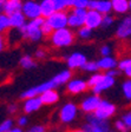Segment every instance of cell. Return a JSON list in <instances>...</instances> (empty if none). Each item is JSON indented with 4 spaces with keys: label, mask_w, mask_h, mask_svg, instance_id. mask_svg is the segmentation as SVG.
<instances>
[{
    "label": "cell",
    "mask_w": 131,
    "mask_h": 132,
    "mask_svg": "<svg viewBox=\"0 0 131 132\" xmlns=\"http://www.w3.org/2000/svg\"><path fill=\"white\" fill-rule=\"evenodd\" d=\"M45 21H46V18H44V16H39V18L27 21V24L24 27L19 28L21 37L25 39H30L31 41H39L44 36L41 26Z\"/></svg>",
    "instance_id": "6da1fadb"
},
{
    "label": "cell",
    "mask_w": 131,
    "mask_h": 132,
    "mask_svg": "<svg viewBox=\"0 0 131 132\" xmlns=\"http://www.w3.org/2000/svg\"><path fill=\"white\" fill-rule=\"evenodd\" d=\"M74 34L70 27H64L59 30L53 31L51 34V41L52 44L57 47H66L73 43Z\"/></svg>",
    "instance_id": "7a4b0ae2"
},
{
    "label": "cell",
    "mask_w": 131,
    "mask_h": 132,
    "mask_svg": "<svg viewBox=\"0 0 131 132\" xmlns=\"http://www.w3.org/2000/svg\"><path fill=\"white\" fill-rule=\"evenodd\" d=\"M87 10L84 8L72 7L71 12L68 13V27L70 28H80L85 25Z\"/></svg>",
    "instance_id": "3957f363"
},
{
    "label": "cell",
    "mask_w": 131,
    "mask_h": 132,
    "mask_svg": "<svg viewBox=\"0 0 131 132\" xmlns=\"http://www.w3.org/2000/svg\"><path fill=\"white\" fill-rule=\"evenodd\" d=\"M46 21L52 26L53 30H59V28L68 27V13L65 11H57L51 16H49Z\"/></svg>",
    "instance_id": "277c9868"
},
{
    "label": "cell",
    "mask_w": 131,
    "mask_h": 132,
    "mask_svg": "<svg viewBox=\"0 0 131 132\" xmlns=\"http://www.w3.org/2000/svg\"><path fill=\"white\" fill-rule=\"evenodd\" d=\"M22 13L26 15L28 20L39 18L41 16L40 4L36 0H25L24 5H22Z\"/></svg>",
    "instance_id": "5b68a950"
},
{
    "label": "cell",
    "mask_w": 131,
    "mask_h": 132,
    "mask_svg": "<svg viewBox=\"0 0 131 132\" xmlns=\"http://www.w3.org/2000/svg\"><path fill=\"white\" fill-rule=\"evenodd\" d=\"M116 113V105H113L112 103L107 102V100H102L99 106L97 107V110L93 112V114L97 118L101 119H109L111 116H113Z\"/></svg>",
    "instance_id": "8992f818"
},
{
    "label": "cell",
    "mask_w": 131,
    "mask_h": 132,
    "mask_svg": "<svg viewBox=\"0 0 131 132\" xmlns=\"http://www.w3.org/2000/svg\"><path fill=\"white\" fill-rule=\"evenodd\" d=\"M103 16L101 12L96 11V10H87L86 13V19H85V26L90 27L91 30H96L99 26H102L103 22Z\"/></svg>",
    "instance_id": "52a82bcc"
},
{
    "label": "cell",
    "mask_w": 131,
    "mask_h": 132,
    "mask_svg": "<svg viewBox=\"0 0 131 132\" xmlns=\"http://www.w3.org/2000/svg\"><path fill=\"white\" fill-rule=\"evenodd\" d=\"M87 59L83 53L80 52H74L72 54L68 55V58L66 59L67 63V67L70 70H74V69H83V66L86 64Z\"/></svg>",
    "instance_id": "ba28073f"
},
{
    "label": "cell",
    "mask_w": 131,
    "mask_h": 132,
    "mask_svg": "<svg viewBox=\"0 0 131 132\" xmlns=\"http://www.w3.org/2000/svg\"><path fill=\"white\" fill-rule=\"evenodd\" d=\"M77 106L72 103H67L60 110V120L63 123H71L77 116Z\"/></svg>",
    "instance_id": "9c48e42d"
},
{
    "label": "cell",
    "mask_w": 131,
    "mask_h": 132,
    "mask_svg": "<svg viewBox=\"0 0 131 132\" xmlns=\"http://www.w3.org/2000/svg\"><path fill=\"white\" fill-rule=\"evenodd\" d=\"M116 36L119 39H125L131 36V15L123 18L122 21L118 24Z\"/></svg>",
    "instance_id": "30bf717a"
},
{
    "label": "cell",
    "mask_w": 131,
    "mask_h": 132,
    "mask_svg": "<svg viewBox=\"0 0 131 132\" xmlns=\"http://www.w3.org/2000/svg\"><path fill=\"white\" fill-rule=\"evenodd\" d=\"M101 102L102 99L98 97V94H93V96L87 97L82 103V110L85 113H93L97 110V107L99 106Z\"/></svg>",
    "instance_id": "8fae6325"
},
{
    "label": "cell",
    "mask_w": 131,
    "mask_h": 132,
    "mask_svg": "<svg viewBox=\"0 0 131 132\" xmlns=\"http://www.w3.org/2000/svg\"><path fill=\"white\" fill-rule=\"evenodd\" d=\"M89 10H96L102 14H109L112 11L111 0H91Z\"/></svg>",
    "instance_id": "7c38bea8"
},
{
    "label": "cell",
    "mask_w": 131,
    "mask_h": 132,
    "mask_svg": "<svg viewBox=\"0 0 131 132\" xmlns=\"http://www.w3.org/2000/svg\"><path fill=\"white\" fill-rule=\"evenodd\" d=\"M22 5H24L22 0H6L5 6L1 10V13H5L7 15H12V14L17 13V12H21Z\"/></svg>",
    "instance_id": "4fadbf2b"
},
{
    "label": "cell",
    "mask_w": 131,
    "mask_h": 132,
    "mask_svg": "<svg viewBox=\"0 0 131 132\" xmlns=\"http://www.w3.org/2000/svg\"><path fill=\"white\" fill-rule=\"evenodd\" d=\"M113 85H115V77H110L107 74H104L103 79H102L95 87H92V91L95 94H101L102 92L109 90V88L112 87Z\"/></svg>",
    "instance_id": "5bb4252c"
},
{
    "label": "cell",
    "mask_w": 131,
    "mask_h": 132,
    "mask_svg": "<svg viewBox=\"0 0 131 132\" xmlns=\"http://www.w3.org/2000/svg\"><path fill=\"white\" fill-rule=\"evenodd\" d=\"M43 99H41L40 96H37V97H32V98H27L26 102L24 103V111L26 113H31V112H34V111L39 110L43 105Z\"/></svg>",
    "instance_id": "9a60e30c"
},
{
    "label": "cell",
    "mask_w": 131,
    "mask_h": 132,
    "mask_svg": "<svg viewBox=\"0 0 131 132\" xmlns=\"http://www.w3.org/2000/svg\"><path fill=\"white\" fill-rule=\"evenodd\" d=\"M89 87L87 81L82 79H72L67 82V91L71 93H80Z\"/></svg>",
    "instance_id": "2e32d148"
},
{
    "label": "cell",
    "mask_w": 131,
    "mask_h": 132,
    "mask_svg": "<svg viewBox=\"0 0 131 132\" xmlns=\"http://www.w3.org/2000/svg\"><path fill=\"white\" fill-rule=\"evenodd\" d=\"M40 10H41V16L44 18H49L53 13L57 12V8L55 6L53 0H40Z\"/></svg>",
    "instance_id": "e0dca14e"
},
{
    "label": "cell",
    "mask_w": 131,
    "mask_h": 132,
    "mask_svg": "<svg viewBox=\"0 0 131 132\" xmlns=\"http://www.w3.org/2000/svg\"><path fill=\"white\" fill-rule=\"evenodd\" d=\"M112 11L117 14H125L130 10V0H111Z\"/></svg>",
    "instance_id": "ac0fdd59"
},
{
    "label": "cell",
    "mask_w": 131,
    "mask_h": 132,
    "mask_svg": "<svg viewBox=\"0 0 131 132\" xmlns=\"http://www.w3.org/2000/svg\"><path fill=\"white\" fill-rule=\"evenodd\" d=\"M10 19H11V26L13 28H16V30H19V28L24 27L25 25L27 24L26 22V15H25L24 13L21 12H17V13L12 14V15H10Z\"/></svg>",
    "instance_id": "d6986e66"
},
{
    "label": "cell",
    "mask_w": 131,
    "mask_h": 132,
    "mask_svg": "<svg viewBox=\"0 0 131 132\" xmlns=\"http://www.w3.org/2000/svg\"><path fill=\"white\" fill-rule=\"evenodd\" d=\"M97 64H98L99 70H105V71L116 69L118 66V63L116 61V59L110 57V55L109 57H103L102 59H99V60L97 61Z\"/></svg>",
    "instance_id": "ffe728a7"
},
{
    "label": "cell",
    "mask_w": 131,
    "mask_h": 132,
    "mask_svg": "<svg viewBox=\"0 0 131 132\" xmlns=\"http://www.w3.org/2000/svg\"><path fill=\"white\" fill-rule=\"evenodd\" d=\"M40 97H41V99H43V103L45 105L55 104V103L58 102V99H59V94H58L57 92L55 91V88L45 91L43 94H40Z\"/></svg>",
    "instance_id": "44dd1931"
},
{
    "label": "cell",
    "mask_w": 131,
    "mask_h": 132,
    "mask_svg": "<svg viewBox=\"0 0 131 132\" xmlns=\"http://www.w3.org/2000/svg\"><path fill=\"white\" fill-rule=\"evenodd\" d=\"M71 77H72L71 71L70 70H64L60 73H58L57 76H55V79L57 80V82L59 85H63V84H66V82L70 81Z\"/></svg>",
    "instance_id": "7402d4cb"
},
{
    "label": "cell",
    "mask_w": 131,
    "mask_h": 132,
    "mask_svg": "<svg viewBox=\"0 0 131 132\" xmlns=\"http://www.w3.org/2000/svg\"><path fill=\"white\" fill-rule=\"evenodd\" d=\"M19 64H20V66H21L22 69H26V70L33 69V67H36L37 66L36 61L33 60V58L31 57V55H24V57L20 59Z\"/></svg>",
    "instance_id": "603a6c76"
},
{
    "label": "cell",
    "mask_w": 131,
    "mask_h": 132,
    "mask_svg": "<svg viewBox=\"0 0 131 132\" xmlns=\"http://www.w3.org/2000/svg\"><path fill=\"white\" fill-rule=\"evenodd\" d=\"M11 26V19H10V15L5 13H1L0 15V31L1 32H5L6 30H8Z\"/></svg>",
    "instance_id": "cb8c5ba5"
},
{
    "label": "cell",
    "mask_w": 131,
    "mask_h": 132,
    "mask_svg": "<svg viewBox=\"0 0 131 132\" xmlns=\"http://www.w3.org/2000/svg\"><path fill=\"white\" fill-rule=\"evenodd\" d=\"M78 36H79L80 39H84V40H87V39H90L91 36H92V30L90 27H87V26H83V27L78 28Z\"/></svg>",
    "instance_id": "d4e9b609"
},
{
    "label": "cell",
    "mask_w": 131,
    "mask_h": 132,
    "mask_svg": "<svg viewBox=\"0 0 131 132\" xmlns=\"http://www.w3.org/2000/svg\"><path fill=\"white\" fill-rule=\"evenodd\" d=\"M103 77H104V74H102V73H95L90 79L87 80V85H89V87H91V88L95 87V86L103 79Z\"/></svg>",
    "instance_id": "484cf974"
},
{
    "label": "cell",
    "mask_w": 131,
    "mask_h": 132,
    "mask_svg": "<svg viewBox=\"0 0 131 132\" xmlns=\"http://www.w3.org/2000/svg\"><path fill=\"white\" fill-rule=\"evenodd\" d=\"M122 90H123L124 97L128 99L129 102H131V79H129V80H126V81L123 82Z\"/></svg>",
    "instance_id": "4316f807"
},
{
    "label": "cell",
    "mask_w": 131,
    "mask_h": 132,
    "mask_svg": "<svg viewBox=\"0 0 131 132\" xmlns=\"http://www.w3.org/2000/svg\"><path fill=\"white\" fill-rule=\"evenodd\" d=\"M83 70L86 72H96L97 70H99V67L96 61H86V64L83 66Z\"/></svg>",
    "instance_id": "83f0119b"
},
{
    "label": "cell",
    "mask_w": 131,
    "mask_h": 132,
    "mask_svg": "<svg viewBox=\"0 0 131 132\" xmlns=\"http://www.w3.org/2000/svg\"><path fill=\"white\" fill-rule=\"evenodd\" d=\"M113 16L111 15V14H104V16H103V22H102V27H104V28H107V27H110L112 24H113Z\"/></svg>",
    "instance_id": "f1b7e54d"
},
{
    "label": "cell",
    "mask_w": 131,
    "mask_h": 132,
    "mask_svg": "<svg viewBox=\"0 0 131 132\" xmlns=\"http://www.w3.org/2000/svg\"><path fill=\"white\" fill-rule=\"evenodd\" d=\"M13 126V121L11 119H6L0 125V132H8Z\"/></svg>",
    "instance_id": "f546056e"
},
{
    "label": "cell",
    "mask_w": 131,
    "mask_h": 132,
    "mask_svg": "<svg viewBox=\"0 0 131 132\" xmlns=\"http://www.w3.org/2000/svg\"><path fill=\"white\" fill-rule=\"evenodd\" d=\"M53 3H55L57 11H65L66 8H68L66 0H53Z\"/></svg>",
    "instance_id": "4dcf8cb0"
},
{
    "label": "cell",
    "mask_w": 131,
    "mask_h": 132,
    "mask_svg": "<svg viewBox=\"0 0 131 132\" xmlns=\"http://www.w3.org/2000/svg\"><path fill=\"white\" fill-rule=\"evenodd\" d=\"M129 67H131V58H126V59H123L118 63V69L120 71H125Z\"/></svg>",
    "instance_id": "1f68e13d"
},
{
    "label": "cell",
    "mask_w": 131,
    "mask_h": 132,
    "mask_svg": "<svg viewBox=\"0 0 131 132\" xmlns=\"http://www.w3.org/2000/svg\"><path fill=\"white\" fill-rule=\"evenodd\" d=\"M90 1H91V0H77L73 7H77V8H84V10H89V6H90Z\"/></svg>",
    "instance_id": "d6a6232c"
},
{
    "label": "cell",
    "mask_w": 131,
    "mask_h": 132,
    "mask_svg": "<svg viewBox=\"0 0 131 132\" xmlns=\"http://www.w3.org/2000/svg\"><path fill=\"white\" fill-rule=\"evenodd\" d=\"M41 31H43V34H44V36H51L55 30L52 28V26L49 24V22L45 21V22H44V25L41 26Z\"/></svg>",
    "instance_id": "836d02e7"
},
{
    "label": "cell",
    "mask_w": 131,
    "mask_h": 132,
    "mask_svg": "<svg viewBox=\"0 0 131 132\" xmlns=\"http://www.w3.org/2000/svg\"><path fill=\"white\" fill-rule=\"evenodd\" d=\"M83 129H84L85 131H87V132H107V131H105V130H103V129H99V127H97V126H93V125H91V124H89V123L85 124Z\"/></svg>",
    "instance_id": "e575fe53"
},
{
    "label": "cell",
    "mask_w": 131,
    "mask_h": 132,
    "mask_svg": "<svg viewBox=\"0 0 131 132\" xmlns=\"http://www.w3.org/2000/svg\"><path fill=\"white\" fill-rule=\"evenodd\" d=\"M116 129H117L119 132H128L129 130H130L128 126H126V124L124 123L123 120H117L116 121Z\"/></svg>",
    "instance_id": "d590c367"
},
{
    "label": "cell",
    "mask_w": 131,
    "mask_h": 132,
    "mask_svg": "<svg viewBox=\"0 0 131 132\" xmlns=\"http://www.w3.org/2000/svg\"><path fill=\"white\" fill-rule=\"evenodd\" d=\"M122 120L126 124V126H128L129 129H131V111L130 112H128V113H125V114L123 116Z\"/></svg>",
    "instance_id": "8d00e7d4"
},
{
    "label": "cell",
    "mask_w": 131,
    "mask_h": 132,
    "mask_svg": "<svg viewBox=\"0 0 131 132\" xmlns=\"http://www.w3.org/2000/svg\"><path fill=\"white\" fill-rule=\"evenodd\" d=\"M101 54L103 55V57H109V55L111 54V48H110V46H107V45H104V46H102Z\"/></svg>",
    "instance_id": "74e56055"
},
{
    "label": "cell",
    "mask_w": 131,
    "mask_h": 132,
    "mask_svg": "<svg viewBox=\"0 0 131 132\" xmlns=\"http://www.w3.org/2000/svg\"><path fill=\"white\" fill-rule=\"evenodd\" d=\"M27 132H45V127L40 126V125H38V126H33L32 129Z\"/></svg>",
    "instance_id": "f35d334b"
},
{
    "label": "cell",
    "mask_w": 131,
    "mask_h": 132,
    "mask_svg": "<svg viewBox=\"0 0 131 132\" xmlns=\"http://www.w3.org/2000/svg\"><path fill=\"white\" fill-rule=\"evenodd\" d=\"M118 73H119V71H117L116 69H112V70L106 71V73H105V74H107V76H110V77H117Z\"/></svg>",
    "instance_id": "ab89813d"
},
{
    "label": "cell",
    "mask_w": 131,
    "mask_h": 132,
    "mask_svg": "<svg viewBox=\"0 0 131 132\" xmlns=\"http://www.w3.org/2000/svg\"><path fill=\"white\" fill-rule=\"evenodd\" d=\"M18 124H19V126H25V125L27 124V118H26L25 116L20 117V118L18 119Z\"/></svg>",
    "instance_id": "60d3db41"
},
{
    "label": "cell",
    "mask_w": 131,
    "mask_h": 132,
    "mask_svg": "<svg viewBox=\"0 0 131 132\" xmlns=\"http://www.w3.org/2000/svg\"><path fill=\"white\" fill-rule=\"evenodd\" d=\"M45 55H46V53H45V51H43V50H38L36 52V58H38V59H44Z\"/></svg>",
    "instance_id": "b9f144b4"
},
{
    "label": "cell",
    "mask_w": 131,
    "mask_h": 132,
    "mask_svg": "<svg viewBox=\"0 0 131 132\" xmlns=\"http://www.w3.org/2000/svg\"><path fill=\"white\" fill-rule=\"evenodd\" d=\"M7 110H8V112L11 113V114H13L14 112H17V110H18V106H17L16 104H11L10 106H8Z\"/></svg>",
    "instance_id": "7bdbcfd3"
},
{
    "label": "cell",
    "mask_w": 131,
    "mask_h": 132,
    "mask_svg": "<svg viewBox=\"0 0 131 132\" xmlns=\"http://www.w3.org/2000/svg\"><path fill=\"white\" fill-rule=\"evenodd\" d=\"M66 1H67V6H68V7H73L77 0H66Z\"/></svg>",
    "instance_id": "ee69618b"
},
{
    "label": "cell",
    "mask_w": 131,
    "mask_h": 132,
    "mask_svg": "<svg viewBox=\"0 0 131 132\" xmlns=\"http://www.w3.org/2000/svg\"><path fill=\"white\" fill-rule=\"evenodd\" d=\"M8 132H22V131H21V129H20V127H12V129L10 130Z\"/></svg>",
    "instance_id": "f6af8a7d"
},
{
    "label": "cell",
    "mask_w": 131,
    "mask_h": 132,
    "mask_svg": "<svg viewBox=\"0 0 131 132\" xmlns=\"http://www.w3.org/2000/svg\"><path fill=\"white\" fill-rule=\"evenodd\" d=\"M124 72H125V74H126V76H128V77L131 79V67H129V69H126Z\"/></svg>",
    "instance_id": "bcb514c9"
},
{
    "label": "cell",
    "mask_w": 131,
    "mask_h": 132,
    "mask_svg": "<svg viewBox=\"0 0 131 132\" xmlns=\"http://www.w3.org/2000/svg\"><path fill=\"white\" fill-rule=\"evenodd\" d=\"M5 3H6V0H0V11L4 8V6H5Z\"/></svg>",
    "instance_id": "7dc6e473"
},
{
    "label": "cell",
    "mask_w": 131,
    "mask_h": 132,
    "mask_svg": "<svg viewBox=\"0 0 131 132\" xmlns=\"http://www.w3.org/2000/svg\"><path fill=\"white\" fill-rule=\"evenodd\" d=\"M0 50H1V51L4 50V39L3 38L0 39Z\"/></svg>",
    "instance_id": "c3c4849f"
},
{
    "label": "cell",
    "mask_w": 131,
    "mask_h": 132,
    "mask_svg": "<svg viewBox=\"0 0 131 132\" xmlns=\"http://www.w3.org/2000/svg\"><path fill=\"white\" fill-rule=\"evenodd\" d=\"M71 132H87V131H85V130L83 129V130H74V131H71Z\"/></svg>",
    "instance_id": "681fc988"
},
{
    "label": "cell",
    "mask_w": 131,
    "mask_h": 132,
    "mask_svg": "<svg viewBox=\"0 0 131 132\" xmlns=\"http://www.w3.org/2000/svg\"><path fill=\"white\" fill-rule=\"evenodd\" d=\"M130 10H131V0H130Z\"/></svg>",
    "instance_id": "f907efd6"
}]
</instances>
